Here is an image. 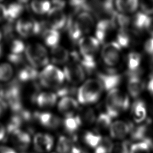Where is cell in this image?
I'll list each match as a JSON object with an SVG mask.
<instances>
[{"label":"cell","instance_id":"1","mask_svg":"<svg viewBox=\"0 0 153 153\" xmlns=\"http://www.w3.org/2000/svg\"><path fill=\"white\" fill-rule=\"evenodd\" d=\"M129 106V98L126 94L117 88L109 91L106 99V113L112 118L127 110Z\"/></svg>","mask_w":153,"mask_h":153},{"label":"cell","instance_id":"2","mask_svg":"<svg viewBox=\"0 0 153 153\" xmlns=\"http://www.w3.org/2000/svg\"><path fill=\"white\" fill-rule=\"evenodd\" d=\"M103 90V87L97 78L88 79L77 91L78 102L82 104L94 103L99 100Z\"/></svg>","mask_w":153,"mask_h":153},{"label":"cell","instance_id":"3","mask_svg":"<svg viewBox=\"0 0 153 153\" xmlns=\"http://www.w3.org/2000/svg\"><path fill=\"white\" fill-rule=\"evenodd\" d=\"M38 79L40 85L44 87L59 88L65 77L60 69L52 65H48L39 74Z\"/></svg>","mask_w":153,"mask_h":153},{"label":"cell","instance_id":"4","mask_svg":"<svg viewBox=\"0 0 153 153\" xmlns=\"http://www.w3.org/2000/svg\"><path fill=\"white\" fill-rule=\"evenodd\" d=\"M25 53L30 65L35 69L44 66L48 62L47 51L41 44H28L26 47Z\"/></svg>","mask_w":153,"mask_h":153},{"label":"cell","instance_id":"5","mask_svg":"<svg viewBox=\"0 0 153 153\" xmlns=\"http://www.w3.org/2000/svg\"><path fill=\"white\" fill-rule=\"evenodd\" d=\"M15 30L22 37L28 38L42 32L44 25L33 19L20 18L15 23Z\"/></svg>","mask_w":153,"mask_h":153},{"label":"cell","instance_id":"6","mask_svg":"<svg viewBox=\"0 0 153 153\" xmlns=\"http://www.w3.org/2000/svg\"><path fill=\"white\" fill-rule=\"evenodd\" d=\"M120 51L121 47L116 41L106 43L101 52L103 61L109 66L116 65L120 59Z\"/></svg>","mask_w":153,"mask_h":153},{"label":"cell","instance_id":"7","mask_svg":"<svg viewBox=\"0 0 153 153\" xmlns=\"http://www.w3.org/2000/svg\"><path fill=\"white\" fill-rule=\"evenodd\" d=\"M78 45L81 57L94 59V56L99 50L100 42L96 38L88 36L81 38Z\"/></svg>","mask_w":153,"mask_h":153},{"label":"cell","instance_id":"8","mask_svg":"<svg viewBox=\"0 0 153 153\" xmlns=\"http://www.w3.org/2000/svg\"><path fill=\"white\" fill-rule=\"evenodd\" d=\"M63 73L68 81L73 84L81 82L85 76V72L82 66L75 61L68 63L65 66Z\"/></svg>","mask_w":153,"mask_h":153},{"label":"cell","instance_id":"9","mask_svg":"<svg viewBox=\"0 0 153 153\" xmlns=\"http://www.w3.org/2000/svg\"><path fill=\"white\" fill-rule=\"evenodd\" d=\"M68 19L62 9L53 7L48 12L47 23L51 29L58 30L63 28Z\"/></svg>","mask_w":153,"mask_h":153},{"label":"cell","instance_id":"10","mask_svg":"<svg viewBox=\"0 0 153 153\" xmlns=\"http://www.w3.org/2000/svg\"><path fill=\"white\" fill-rule=\"evenodd\" d=\"M10 135L11 136V142L14 148L22 153L25 152L31 142L30 134L21 128L16 130Z\"/></svg>","mask_w":153,"mask_h":153},{"label":"cell","instance_id":"11","mask_svg":"<svg viewBox=\"0 0 153 153\" xmlns=\"http://www.w3.org/2000/svg\"><path fill=\"white\" fill-rule=\"evenodd\" d=\"M33 146L38 153L48 152L52 149L54 139L52 136L47 133H36L33 139Z\"/></svg>","mask_w":153,"mask_h":153},{"label":"cell","instance_id":"12","mask_svg":"<svg viewBox=\"0 0 153 153\" xmlns=\"http://www.w3.org/2000/svg\"><path fill=\"white\" fill-rule=\"evenodd\" d=\"M34 119L41 125L50 129H56L61 124L60 118L51 113L36 112L33 114Z\"/></svg>","mask_w":153,"mask_h":153},{"label":"cell","instance_id":"13","mask_svg":"<svg viewBox=\"0 0 153 153\" xmlns=\"http://www.w3.org/2000/svg\"><path fill=\"white\" fill-rule=\"evenodd\" d=\"M75 23L82 35L90 32L94 25V20L93 16L88 12L82 11L76 16H74Z\"/></svg>","mask_w":153,"mask_h":153},{"label":"cell","instance_id":"14","mask_svg":"<svg viewBox=\"0 0 153 153\" xmlns=\"http://www.w3.org/2000/svg\"><path fill=\"white\" fill-rule=\"evenodd\" d=\"M133 127V126L130 123L120 120L114 121L109 127L110 136L114 139H123L130 133Z\"/></svg>","mask_w":153,"mask_h":153},{"label":"cell","instance_id":"15","mask_svg":"<svg viewBox=\"0 0 153 153\" xmlns=\"http://www.w3.org/2000/svg\"><path fill=\"white\" fill-rule=\"evenodd\" d=\"M114 29H115V27L111 18L100 20L96 27V38L100 43L105 42Z\"/></svg>","mask_w":153,"mask_h":153},{"label":"cell","instance_id":"16","mask_svg":"<svg viewBox=\"0 0 153 153\" xmlns=\"http://www.w3.org/2000/svg\"><path fill=\"white\" fill-rule=\"evenodd\" d=\"M97 79L100 81L103 90L111 91L115 89L120 84L121 81V76L120 75L110 72L107 74L98 73Z\"/></svg>","mask_w":153,"mask_h":153},{"label":"cell","instance_id":"17","mask_svg":"<svg viewBox=\"0 0 153 153\" xmlns=\"http://www.w3.org/2000/svg\"><path fill=\"white\" fill-rule=\"evenodd\" d=\"M39 73L36 69L30 65H23L19 68L17 72L16 79L21 83L34 82L38 78Z\"/></svg>","mask_w":153,"mask_h":153},{"label":"cell","instance_id":"18","mask_svg":"<svg viewBox=\"0 0 153 153\" xmlns=\"http://www.w3.org/2000/svg\"><path fill=\"white\" fill-rule=\"evenodd\" d=\"M59 111L66 117L74 116V114L78 108L76 100L71 97H64L59 102L57 105Z\"/></svg>","mask_w":153,"mask_h":153},{"label":"cell","instance_id":"19","mask_svg":"<svg viewBox=\"0 0 153 153\" xmlns=\"http://www.w3.org/2000/svg\"><path fill=\"white\" fill-rule=\"evenodd\" d=\"M57 97V96L55 93L41 92L38 93L32 100L41 108H49L55 105Z\"/></svg>","mask_w":153,"mask_h":153},{"label":"cell","instance_id":"20","mask_svg":"<svg viewBox=\"0 0 153 153\" xmlns=\"http://www.w3.org/2000/svg\"><path fill=\"white\" fill-rule=\"evenodd\" d=\"M129 79L127 88L130 96L134 98L137 97L143 89V83L138 75H128Z\"/></svg>","mask_w":153,"mask_h":153},{"label":"cell","instance_id":"21","mask_svg":"<svg viewBox=\"0 0 153 153\" xmlns=\"http://www.w3.org/2000/svg\"><path fill=\"white\" fill-rule=\"evenodd\" d=\"M23 3H25V2H15L6 6L7 21L14 22L20 16L25 10V4Z\"/></svg>","mask_w":153,"mask_h":153},{"label":"cell","instance_id":"22","mask_svg":"<svg viewBox=\"0 0 153 153\" xmlns=\"http://www.w3.org/2000/svg\"><path fill=\"white\" fill-rule=\"evenodd\" d=\"M131 114L136 123H140L144 121L147 114L145 102L142 100H136L132 105Z\"/></svg>","mask_w":153,"mask_h":153},{"label":"cell","instance_id":"23","mask_svg":"<svg viewBox=\"0 0 153 153\" xmlns=\"http://www.w3.org/2000/svg\"><path fill=\"white\" fill-rule=\"evenodd\" d=\"M68 51L60 45L52 47L51 50V59L53 63L56 64H63L69 59Z\"/></svg>","mask_w":153,"mask_h":153},{"label":"cell","instance_id":"24","mask_svg":"<svg viewBox=\"0 0 153 153\" xmlns=\"http://www.w3.org/2000/svg\"><path fill=\"white\" fill-rule=\"evenodd\" d=\"M42 34L44 41L47 46L54 47L57 45L60 40V34L58 30L47 28L42 32Z\"/></svg>","mask_w":153,"mask_h":153},{"label":"cell","instance_id":"25","mask_svg":"<svg viewBox=\"0 0 153 153\" xmlns=\"http://www.w3.org/2000/svg\"><path fill=\"white\" fill-rule=\"evenodd\" d=\"M152 145L149 138L137 142L130 146L129 153H150Z\"/></svg>","mask_w":153,"mask_h":153},{"label":"cell","instance_id":"26","mask_svg":"<svg viewBox=\"0 0 153 153\" xmlns=\"http://www.w3.org/2000/svg\"><path fill=\"white\" fill-rule=\"evenodd\" d=\"M141 62V56L137 52H131L128 54L127 64L129 70L128 75L138 74V69Z\"/></svg>","mask_w":153,"mask_h":153},{"label":"cell","instance_id":"27","mask_svg":"<svg viewBox=\"0 0 153 153\" xmlns=\"http://www.w3.org/2000/svg\"><path fill=\"white\" fill-rule=\"evenodd\" d=\"M139 5V2L136 0L116 1L115 6L118 10L123 13H131L134 12Z\"/></svg>","mask_w":153,"mask_h":153},{"label":"cell","instance_id":"28","mask_svg":"<svg viewBox=\"0 0 153 153\" xmlns=\"http://www.w3.org/2000/svg\"><path fill=\"white\" fill-rule=\"evenodd\" d=\"M75 145L71 139L62 136L57 141L56 150L58 153H71Z\"/></svg>","mask_w":153,"mask_h":153},{"label":"cell","instance_id":"29","mask_svg":"<svg viewBox=\"0 0 153 153\" xmlns=\"http://www.w3.org/2000/svg\"><path fill=\"white\" fill-rule=\"evenodd\" d=\"M95 129L97 132H102L109 127L112 124V118L106 113L100 114L96 120Z\"/></svg>","mask_w":153,"mask_h":153},{"label":"cell","instance_id":"30","mask_svg":"<svg viewBox=\"0 0 153 153\" xmlns=\"http://www.w3.org/2000/svg\"><path fill=\"white\" fill-rule=\"evenodd\" d=\"M148 130V127L147 124H143L136 127H133L130 132L131 139L137 142L146 139L148 138L147 137Z\"/></svg>","mask_w":153,"mask_h":153},{"label":"cell","instance_id":"31","mask_svg":"<svg viewBox=\"0 0 153 153\" xmlns=\"http://www.w3.org/2000/svg\"><path fill=\"white\" fill-rule=\"evenodd\" d=\"M66 27L68 30L69 36L72 41L75 42L78 41V40L79 41L80 38L82 36V34L78 29L75 25L74 16H71L68 19Z\"/></svg>","mask_w":153,"mask_h":153},{"label":"cell","instance_id":"32","mask_svg":"<svg viewBox=\"0 0 153 153\" xmlns=\"http://www.w3.org/2000/svg\"><path fill=\"white\" fill-rule=\"evenodd\" d=\"M111 20L115 28L118 27L120 29H127V27L130 23V18L124 14L118 13L115 12L111 17Z\"/></svg>","mask_w":153,"mask_h":153},{"label":"cell","instance_id":"33","mask_svg":"<svg viewBox=\"0 0 153 153\" xmlns=\"http://www.w3.org/2000/svg\"><path fill=\"white\" fill-rule=\"evenodd\" d=\"M9 43L10 53L13 55H22L26 49V45L23 41L19 39L14 38L11 39Z\"/></svg>","mask_w":153,"mask_h":153},{"label":"cell","instance_id":"34","mask_svg":"<svg viewBox=\"0 0 153 153\" xmlns=\"http://www.w3.org/2000/svg\"><path fill=\"white\" fill-rule=\"evenodd\" d=\"M81 125V122L77 116L66 117L63 121L64 128L69 134H74Z\"/></svg>","mask_w":153,"mask_h":153},{"label":"cell","instance_id":"35","mask_svg":"<svg viewBox=\"0 0 153 153\" xmlns=\"http://www.w3.org/2000/svg\"><path fill=\"white\" fill-rule=\"evenodd\" d=\"M102 136L97 133L87 131L83 136L84 142L89 147L95 149L100 143Z\"/></svg>","mask_w":153,"mask_h":153},{"label":"cell","instance_id":"36","mask_svg":"<svg viewBox=\"0 0 153 153\" xmlns=\"http://www.w3.org/2000/svg\"><path fill=\"white\" fill-rule=\"evenodd\" d=\"M149 18L150 17L142 12L136 14L132 20L134 29L137 30H142L145 29H146Z\"/></svg>","mask_w":153,"mask_h":153},{"label":"cell","instance_id":"37","mask_svg":"<svg viewBox=\"0 0 153 153\" xmlns=\"http://www.w3.org/2000/svg\"><path fill=\"white\" fill-rule=\"evenodd\" d=\"M14 74V69L10 63H0V81H10Z\"/></svg>","mask_w":153,"mask_h":153},{"label":"cell","instance_id":"38","mask_svg":"<svg viewBox=\"0 0 153 153\" xmlns=\"http://www.w3.org/2000/svg\"><path fill=\"white\" fill-rule=\"evenodd\" d=\"M78 117L81 125H90L96 121V114L93 109L87 108L83 110L78 115Z\"/></svg>","mask_w":153,"mask_h":153},{"label":"cell","instance_id":"39","mask_svg":"<svg viewBox=\"0 0 153 153\" xmlns=\"http://www.w3.org/2000/svg\"><path fill=\"white\" fill-rule=\"evenodd\" d=\"M131 36L127 29H120L116 37V42L121 48L127 47L131 43Z\"/></svg>","mask_w":153,"mask_h":153},{"label":"cell","instance_id":"40","mask_svg":"<svg viewBox=\"0 0 153 153\" xmlns=\"http://www.w3.org/2000/svg\"><path fill=\"white\" fill-rule=\"evenodd\" d=\"M50 3L48 1H32L30 4L32 10L37 14H44L50 10Z\"/></svg>","mask_w":153,"mask_h":153},{"label":"cell","instance_id":"41","mask_svg":"<svg viewBox=\"0 0 153 153\" xmlns=\"http://www.w3.org/2000/svg\"><path fill=\"white\" fill-rule=\"evenodd\" d=\"M114 143L108 137H102L100 144L94 149V153H111Z\"/></svg>","mask_w":153,"mask_h":153},{"label":"cell","instance_id":"42","mask_svg":"<svg viewBox=\"0 0 153 153\" xmlns=\"http://www.w3.org/2000/svg\"><path fill=\"white\" fill-rule=\"evenodd\" d=\"M111 153H129L128 143L124 141L114 143Z\"/></svg>","mask_w":153,"mask_h":153},{"label":"cell","instance_id":"43","mask_svg":"<svg viewBox=\"0 0 153 153\" xmlns=\"http://www.w3.org/2000/svg\"><path fill=\"white\" fill-rule=\"evenodd\" d=\"M140 7L143 11L142 13L145 14H153V0L141 1Z\"/></svg>","mask_w":153,"mask_h":153},{"label":"cell","instance_id":"44","mask_svg":"<svg viewBox=\"0 0 153 153\" xmlns=\"http://www.w3.org/2000/svg\"><path fill=\"white\" fill-rule=\"evenodd\" d=\"M144 48L145 51L151 56H153V38L149 39L145 44Z\"/></svg>","mask_w":153,"mask_h":153},{"label":"cell","instance_id":"45","mask_svg":"<svg viewBox=\"0 0 153 153\" xmlns=\"http://www.w3.org/2000/svg\"><path fill=\"white\" fill-rule=\"evenodd\" d=\"M7 19V8L6 6L0 3V22Z\"/></svg>","mask_w":153,"mask_h":153},{"label":"cell","instance_id":"46","mask_svg":"<svg viewBox=\"0 0 153 153\" xmlns=\"http://www.w3.org/2000/svg\"><path fill=\"white\" fill-rule=\"evenodd\" d=\"M8 108V107L6 102L0 97V118L4 115Z\"/></svg>","mask_w":153,"mask_h":153},{"label":"cell","instance_id":"47","mask_svg":"<svg viewBox=\"0 0 153 153\" xmlns=\"http://www.w3.org/2000/svg\"><path fill=\"white\" fill-rule=\"evenodd\" d=\"M7 135L5 126L0 123V142H4L6 139Z\"/></svg>","mask_w":153,"mask_h":153},{"label":"cell","instance_id":"48","mask_svg":"<svg viewBox=\"0 0 153 153\" xmlns=\"http://www.w3.org/2000/svg\"><path fill=\"white\" fill-rule=\"evenodd\" d=\"M146 29L147 30L148 33L152 36H153V17L149 18Z\"/></svg>","mask_w":153,"mask_h":153},{"label":"cell","instance_id":"49","mask_svg":"<svg viewBox=\"0 0 153 153\" xmlns=\"http://www.w3.org/2000/svg\"><path fill=\"white\" fill-rule=\"evenodd\" d=\"M0 153H17L13 148L7 146H0Z\"/></svg>","mask_w":153,"mask_h":153},{"label":"cell","instance_id":"50","mask_svg":"<svg viewBox=\"0 0 153 153\" xmlns=\"http://www.w3.org/2000/svg\"><path fill=\"white\" fill-rule=\"evenodd\" d=\"M53 4L54 5V7L62 9L65 5V2L64 1H53Z\"/></svg>","mask_w":153,"mask_h":153},{"label":"cell","instance_id":"51","mask_svg":"<svg viewBox=\"0 0 153 153\" xmlns=\"http://www.w3.org/2000/svg\"><path fill=\"white\" fill-rule=\"evenodd\" d=\"M148 90L151 94L153 96V76H151L148 83Z\"/></svg>","mask_w":153,"mask_h":153},{"label":"cell","instance_id":"52","mask_svg":"<svg viewBox=\"0 0 153 153\" xmlns=\"http://www.w3.org/2000/svg\"><path fill=\"white\" fill-rule=\"evenodd\" d=\"M2 54H3V47L2 44L0 43V57H1Z\"/></svg>","mask_w":153,"mask_h":153},{"label":"cell","instance_id":"53","mask_svg":"<svg viewBox=\"0 0 153 153\" xmlns=\"http://www.w3.org/2000/svg\"><path fill=\"white\" fill-rule=\"evenodd\" d=\"M2 37H3V35H2V31H1V29H0V43H1V41L2 39Z\"/></svg>","mask_w":153,"mask_h":153},{"label":"cell","instance_id":"54","mask_svg":"<svg viewBox=\"0 0 153 153\" xmlns=\"http://www.w3.org/2000/svg\"><path fill=\"white\" fill-rule=\"evenodd\" d=\"M152 57V62H153V56Z\"/></svg>","mask_w":153,"mask_h":153},{"label":"cell","instance_id":"55","mask_svg":"<svg viewBox=\"0 0 153 153\" xmlns=\"http://www.w3.org/2000/svg\"><path fill=\"white\" fill-rule=\"evenodd\" d=\"M53 153H54V152H53Z\"/></svg>","mask_w":153,"mask_h":153}]
</instances>
